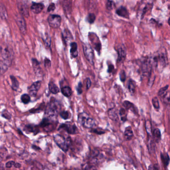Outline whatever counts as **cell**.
I'll use <instances>...</instances> for the list:
<instances>
[{"instance_id": "cell-25", "label": "cell", "mask_w": 170, "mask_h": 170, "mask_svg": "<svg viewBox=\"0 0 170 170\" xmlns=\"http://www.w3.org/2000/svg\"><path fill=\"white\" fill-rule=\"evenodd\" d=\"M10 77L12 82V89L15 91H16L19 87V83L15 76H11Z\"/></svg>"}, {"instance_id": "cell-45", "label": "cell", "mask_w": 170, "mask_h": 170, "mask_svg": "<svg viewBox=\"0 0 170 170\" xmlns=\"http://www.w3.org/2000/svg\"><path fill=\"white\" fill-rule=\"evenodd\" d=\"M13 166H15L16 168H19L21 167V165L19 164V163H15V164Z\"/></svg>"}, {"instance_id": "cell-31", "label": "cell", "mask_w": 170, "mask_h": 170, "mask_svg": "<svg viewBox=\"0 0 170 170\" xmlns=\"http://www.w3.org/2000/svg\"><path fill=\"white\" fill-rule=\"evenodd\" d=\"M162 99L165 103L169 104L170 103V92L169 91H168L166 94L162 96Z\"/></svg>"}, {"instance_id": "cell-33", "label": "cell", "mask_w": 170, "mask_h": 170, "mask_svg": "<svg viewBox=\"0 0 170 170\" xmlns=\"http://www.w3.org/2000/svg\"><path fill=\"white\" fill-rule=\"evenodd\" d=\"M95 19H96V16H95L94 14L93 13H90L88 15L87 21L90 24H93V22H94Z\"/></svg>"}, {"instance_id": "cell-30", "label": "cell", "mask_w": 170, "mask_h": 170, "mask_svg": "<svg viewBox=\"0 0 170 170\" xmlns=\"http://www.w3.org/2000/svg\"><path fill=\"white\" fill-rule=\"evenodd\" d=\"M21 100L22 101V102L25 104H28L30 102L31 100V97L30 95L27 94H24L22 95V96L21 97Z\"/></svg>"}, {"instance_id": "cell-24", "label": "cell", "mask_w": 170, "mask_h": 170, "mask_svg": "<svg viewBox=\"0 0 170 170\" xmlns=\"http://www.w3.org/2000/svg\"><path fill=\"white\" fill-rule=\"evenodd\" d=\"M128 88L131 94H134L136 90V83L132 79H130L128 85Z\"/></svg>"}, {"instance_id": "cell-18", "label": "cell", "mask_w": 170, "mask_h": 170, "mask_svg": "<svg viewBox=\"0 0 170 170\" xmlns=\"http://www.w3.org/2000/svg\"><path fill=\"white\" fill-rule=\"evenodd\" d=\"M0 16L2 19H6L7 18V11L2 3L0 2Z\"/></svg>"}, {"instance_id": "cell-27", "label": "cell", "mask_w": 170, "mask_h": 170, "mask_svg": "<svg viewBox=\"0 0 170 170\" xmlns=\"http://www.w3.org/2000/svg\"><path fill=\"white\" fill-rule=\"evenodd\" d=\"M153 137L154 140L157 142H159L161 139V132L158 129H156L153 132Z\"/></svg>"}, {"instance_id": "cell-43", "label": "cell", "mask_w": 170, "mask_h": 170, "mask_svg": "<svg viewBox=\"0 0 170 170\" xmlns=\"http://www.w3.org/2000/svg\"><path fill=\"white\" fill-rule=\"evenodd\" d=\"M114 65L112 64H110L109 65H108V73H111L113 72V71L114 70Z\"/></svg>"}, {"instance_id": "cell-41", "label": "cell", "mask_w": 170, "mask_h": 170, "mask_svg": "<svg viewBox=\"0 0 170 170\" xmlns=\"http://www.w3.org/2000/svg\"><path fill=\"white\" fill-rule=\"evenodd\" d=\"M44 65H45V67H47V68H49L50 67V65H51V62H50L49 59L46 58V59L44 60Z\"/></svg>"}, {"instance_id": "cell-32", "label": "cell", "mask_w": 170, "mask_h": 170, "mask_svg": "<svg viewBox=\"0 0 170 170\" xmlns=\"http://www.w3.org/2000/svg\"><path fill=\"white\" fill-rule=\"evenodd\" d=\"M168 88H169V85L165 86V87H162V88L160 89L158 92L159 95L161 96V97H162V96H163L165 94L166 92L168 91Z\"/></svg>"}, {"instance_id": "cell-44", "label": "cell", "mask_w": 170, "mask_h": 170, "mask_svg": "<svg viewBox=\"0 0 170 170\" xmlns=\"http://www.w3.org/2000/svg\"><path fill=\"white\" fill-rule=\"evenodd\" d=\"M15 163V162L13 161L8 162L6 164V167L7 168H10L12 167V166L14 165Z\"/></svg>"}, {"instance_id": "cell-13", "label": "cell", "mask_w": 170, "mask_h": 170, "mask_svg": "<svg viewBox=\"0 0 170 170\" xmlns=\"http://www.w3.org/2000/svg\"><path fill=\"white\" fill-rule=\"evenodd\" d=\"M116 13L119 16H122L123 18L129 19V13L127 9L123 6H121L117 9Z\"/></svg>"}, {"instance_id": "cell-28", "label": "cell", "mask_w": 170, "mask_h": 170, "mask_svg": "<svg viewBox=\"0 0 170 170\" xmlns=\"http://www.w3.org/2000/svg\"><path fill=\"white\" fill-rule=\"evenodd\" d=\"M161 159L164 166H168L170 161L169 155L167 154H161Z\"/></svg>"}, {"instance_id": "cell-38", "label": "cell", "mask_w": 170, "mask_h": 170, "mask_svg": "<svg viewBox=\"0 0 170 170\" xmlns=\"http://www.w3.org/2000/svg\"><path fill=\"white\" fill-rule=\"evenodd\" d=\"M119 76H120V79L121 81L122 82H124L126 79V74H125V71L124 70L121 71Z\"/></svg>"}, {"instance_id": "cell-5", "label": "cell", "mask_w": 170, "mask_h": 170, "mask_svg": "<svg viewBox=\"0 0 170 170\" xmlns=\"http://www.w3.org/2000/svg\"><path fill=\"white\" fill-rule=\"evenodd\" d=\"M88 38L95 49L97 52L98 53L100 54L101 49V44L97 36L95 33H89Z\"/></svg>"}, {"instance_id": "cell-22", "label": "cell", "mask_w": 170, "mask_h": 170, "mask_svg": "<svg viewBox=\"0 0 170 170\" xmlns=\"http://www.w3.org/2000/svg\"><path fill=\"white\" fill-rule=\"evenodd\" d=\"M133 136V133L131 128L128 127L126 128L124 133L125 139L127 141H129L132 138Z\"/></svg>"}, {"instance_id": "cell-7", "label": "cell", "mask_w": 170, "mask_h": 170, "mask_svg": "<svg viewBox=\"0 0 170 170\" xmlns=\"http://www.w3.org/2000/svg\"><path fill=\"white\" fill-rule=\"evenodd\" d=\"M49 25L52 28H57L61 25V18L59 15H50L47 18Z\"/></svg>"}, {"instance_id": "cell-26", "label": "cell", "mask_w": 170, "mask_h": 170, "mask_svg": "<svg viewBox=\"0 0 170 170\" xmlns=\"http://www.w3.org/2000/svg\"><path fill=\"white\" fill-rule=\"evenodd\" d=\"M32 62H33V66L34 69L35 73L37 74L38 73H40L39 71H40V64L38 62V61L36 59H32Z\"/></svg>"}, {"instance_id": "cell-20", "label": "cell", "mask_w": 170, "mask_h": 170, "mask_svg": "<svg viewBox=\"0 0 170 170\" xmlns=\"http://www.w3.org/2000/svg\"><path fill=\"white\" fill-rule=\"evenodd\" d=\"M49 90L53 94H57L59 92V89L53 82H50L49 84Z\"/></svg>"}, {"instance_id": "cell-19", "label": "cell", "mask_w": 170, "mask_h": 170, "mask_svg": "<svg viewBox=\"0 0 170 170\" xmlns=\"http://www.w3.org/2000/svg\"><path fill=\"white\" fill-rule=\"evenodd\" d=\"M61 91L62 94L64 95V96H66L67 97H70L73 93L71 88L69 86H67L62 87L61 89Z\"/></svg>"}, {"instance_id": "cell-9", "label": "cell", "mask_w": 170, "mask_h": 170, "mask_svg": "<svg viewBox=\"0 0 170 170\" xmlns=\"http://www.w3.org/2000/svg\"><path fill=\"white\" fill-rule=\"evenodd\" d=\"M17 6L18 10H19L20 14L22 16L28 17L29 16V10L28 4L25 3V1H17Z\"/></svg>"}, {"instance_id": "cell-42", "label": "cell", "mask_w": 170, "mask_h": 170, "mask_svg": "<svg viewBox=\"0 0 170 170\" xmlns=\"http://www.w3.org/2000/svg\"><path fill=\"white\" fill-rule=\"evenodd\" d=\"M86 88H87V89H88L90 88V86H91V80H90L89 78H87V79H86Z\"/></svg>"}, {"instance_id": "cell-29", "label": "cell", "mask_w": 170, "mask_h": 170, "mask_svg": "<svg viewBox=\"0 0 170 170\" xmlns=\"http://www.w3.org/2000/svg\"><path fill=\"white\" fill-rule=\"evenodd\" d=\"M123 106L126 109H130L133 110V111H134V106L133 104L129 102V101H125L123 102Z\"/></svg>"}, {"instance_id": "cell-36", "label": "cell", "mask_w": 170, "mask_h": 170, "mask_svg": "<svg viewBox=\"0 0 170 170\" xmlns=\"http://www.w3.org/2000/svg\"><path fill=\"white\" fill-rule=\"evenodd\" d=\"M60 115L64 119H67L70 117V113L67 111H62L60 113Z\"/></svg>"}, {"instance_id": "cell-3", "label": "cell", "mask_w": 170, "mask_h": 170, "mask_svg": "<svg viewBox=\"0 0 170 170\" xmlns=\"http://www.w3.org/2000/svg\"><path fill=\"white\" fill-rule=\"evenodd\" d=\"M78 121L82 126L87 128H93L96 125L94 120L85 112L79 114Z\"/></svg>"}, {"instance_id": "cell-17", "label": "cell", "mask_w": 170, "mask_h": 170, "mask_svg": "<svg viewBox=\"0 0 170 170\" xmlns=\"http://www.w3.org/2000/svg\"><path fill=\"white\" fill-rule=\"evenodd\" d=\"M108 116L110 118L114 121H116L118 119V116L117 114V111L115 108H112L109 110L108 112Z\"/></svg>"}, {"instance_id": "cell-39", "label": "cell", "mask_w": 170, "mask_h": 170, "mask_svg": "<svg viewBox=\"0 0 170 170\" xmlns=\"http://www.w3.org/2000/svg\"><path fill=\"white\" fill-rule=\"evenodd\" d=\"M82 85L81 82H79V85H77V87H76V90H77V93H78L79 94H81L82 93Z\"/></svg>"}, {"instance_id": "cell-1", "label": "cell", "mask_w": 170, "mask_h": 170, "mask_svg": "<svg viewBox=\"0 0 170 170\" xmlns=\"http://www.w3.org/2000/svg\"><path fill=\"white\" fill-rule=\"evenodd\" d=\"M152 67L163 70L168 64L167 53L165 49H161L155 55L149 58Z\"/></svg>"}, {"instance_id": "cell-8", "label": "cell", "mask_w": 170, "mask_h": 170, "mask_svg": "<svg viewBox=\"0 0 170 170\" xmlns=\"http://www.w3.org/2000/svg\"><path fill=\"white\" fill-rule=\"evenodd\" d=\"M15 21L23 34H25L27 31V25L24 17L21 14H16L15 16Z\"/></svg>"}, {"instance_id": "cell-40", "label": "cell", "mask_w": 170, "mask_h": 170, "mask_svg": "<svg viewBox=\"0 0 170 170\" xmlns=\"http://www.w3.org/2000/svg\"><path fill=\"white\" fill-rule=\"evenodd\" d=\"M55 4L52 3V4H49V7H48L47 12H52V11L55 10Z\"/></svg>"}, {"instance_id": "cell-6", "label": "cell", "mask_w": 170, "mask_h": 170, "mask_svg": "<svg viewBox=\"0 0 170 170\" xmlns=\"http://www.w3.org/2000/svg\"><path fill=\"white\" fill-rule=\"evenodd\" d=\"M54 140L59 148L64 152H67L68 149L67 141L60 135H56L54 136Z\"/></svg>"}, {"instance_id": "cell-37", "label": "cell", "mask_w": 170, "mask_h": 170, "mask_svg": "<svg viewBox=\"0 0 170 170\" xmlns=\"http://www.w3.org/2000/svg\"><path fill=\"white\" fill-rule=\"evenodd\" d=\"M114 6V2L113 1H107L106 4V9L108 10H111L113 9Z\"/></svg>"}, {"instance_id": "cell-21", "label": "cell", "mask_w": 170, "mask_h": 170, "mask_svg": "<svg viewBox=\"0 0 170 170\" xmlns=\"http://www.w3.org/2000/svg\"><path fill=\"white\" fill-rule=\"evenodd\" d=\"M153 4H150V3H148V4H146L143 7L142 9H141V19L143 18L144 15H145L146 13L148 12V10L151 9V7H152Z\"/></svg>"}, {"instance_id": "cell-11", "label": "cell", "mask_w": 170, "mask_h": 170, "mask_svg": "<svg viewBox=\"0 0 170 170\" xmlns=\"http://www.w3.org/2000/svg\"><path fill=\"white\" fill-rule=\"evenodd\" d=\"M41 86V82L37 81L33 83L28 89V91L31 96H35L37 94V91H39Z\"/></svg>"}, {"instance_id": "cell-34", "label": "cell", "mask_w": 170, "mask_h": 170, "mask_svg": "<svg viewBox=\"0 0 170 170\" xmlns=\"http://www.w3.org/2000/svg\"><path fill=\"white\" fill-rule=\"evenodd\" d=\"M152 103L154 108L159 109L160 108V105H159V102L158 99L157 97H155L153 98L152 99Z\"/></svg>"}, {"instance_id": "cell-23", "label": "cell", "mask_w": 170, "mask_h": 170, "mask_svg": "<svg viewBox=\"0 0 170 170\" xmlns=\"http://www.w3.org/2000/svg\"><path fill=\"white\" fill-rule=\"evenodd\" d=\"M8 67H9L7 66V64L4 62L3 59H0V76L6 73Z\"/></svg>"}, {"instance_id": "cell-2", "label": "cell", "mask_w": 170, "mask_h": 170, "mask_svg": "<svg viewBox=\"0 0 170 170\" xmlns=\"http://www.w3.org/2000/svg\"><path fill=\"white\" fill-rule=\"evenodd\" d=\"M1 54L3 61L9 67L12 64L13 60V52L11 48L7 46H3L1 47Z\"/></svg>"}, {"instance_id": "cell-4", "label": "cell", "mask_w": 170, "mask_h": 170, "mask_svg": "<svg viewBox=\"0 0 170 170\" xmlns=\"http://www.w3.org/2000/svg\"><path fill=\"white\" fill-rule=\"evenodd\" d=\"M83 52L85 54V57L88 61L91 64H94V54L93 49L91 46L88 43H83L82 44Z\"/></svg>"}, {"instance_id": "cell-12", "label": "cell", "mask_w": 170, "mask_h": 170, "mask_svg": "<svg viewBox=\"0 0 170 170\" xmlns=\"http://www.w3.org/2000/svg\"><path fill=\"white\" fill-rule=\"evenodd\" d=\"M61 128H64L69 134H74L77 132V128L74 125H72L71 124H64L61 126Z\"/></svg>"}, {"instance_id": "cell-14", "label": "cell", "mask_w": 170, "mask_h": 170, "mask_svg": "<svg viewBox=\"0 0 170 170\" xmlns=\"http://www.w3.org/2000/svg\"><path fill=\"white\" fill-rule=\"evenodd\" d=\"M44 8V5L41 3H34L31 5V10L34 13H40Z\"/></svg>"}, {"instance_id": "cell-10", "label": "cell", "mask_w": 170, "mask_h": 170, "mask_svg": "<svg viewBox=\"0 0 170 170\" xmlns=\"http://www.w3.org/2000/svg\"><path fill=\"white\" fill-rule=\"evenodd\" d=\"M118 58L117 61L118 62H122L124 61L126 56V47L123 44L119 45L117 49Z\"/></svg>"}, {"instance_id": "cell-35", "label": "cell", "mask_w": 170, "mask_h": 170, "mask_svg": "<svg viewBox=\"0 0 170 170\" xmlns=\"http://www.w3.org/2000/svg\"><path fill=\"white\" fill-rule=\"evenodd\" d=\"M119 114L120 116L121 117L122 120L123 121H126V114L125 109L121 108L119 111Z\"/></svg>"}, {"instance_id": "cell-16", "label": "cell", "mask_w": 170, "mask_h": 170, "mask_svg": "<svg viewBox=\"0 0 170 170\" xmlns=\"http://www.w3.org/2000/svg\"><path fill=\"white\" fill-rule=\"evenodd\" d=\"M70 55L73 58H76L78 56V50H77V44L76 43L73 42L70 43Z\"/></svg>"}, {"instance_id": "cell-15", "label": "cell", "mask_w": 170, "mask_h": 170, "mask_svg": "<svg viewBox=\"0 0 170 170\" xmlns=\"http://www.w3.org/2000/svg\"><path fill=\"white\" fill-rule=\"evenodd\" d=\"M62 38L65 43H67L68 42L73 40V36L71 33L67 29H65L62 33Z\"/></svg>"}]
</instances>
